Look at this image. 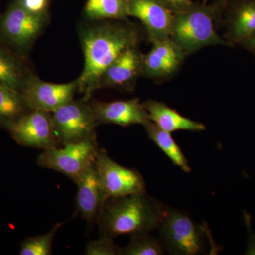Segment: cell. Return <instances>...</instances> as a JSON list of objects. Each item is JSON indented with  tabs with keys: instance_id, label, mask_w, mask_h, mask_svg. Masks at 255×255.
Returning <instances> with one entry per match:
<instances>
[{
	"instance_id": "obj_26",
	"label": "cell",
	"mask_w": 255,
	"mask_h": 255,
	"mask_svg": "<svg viewBox=\"0 0 255 255\" xmlns=\"http://www.w3.org/2000/svg\"><path fill=\"white\" fill-rule=\"evenodd\" d=\"M173 14L185 11L194 5L193 0H161Z\"/></svg>"
},
{
	"instance_id": "obj_8",
	"label": "cell",
	"mask_w": 255,
	"mask_h": 255,
	"mask_svg": "<svg viewBox=\"0 0 255 255\" xmlns=\"http://www.w3.org/2000/svg\"><path fill=\"white\" fill-rule=\"evenodd\" d=\"M95 166L107 199L147 193L141 174L117 163L104 149L99 148Z\"/></svg>"
},
{
	"instance_id": "obj_21",
	"label": "cell",
	"mask_w": 255,
	"mask_h": 255,
	"mask_svg": "<svg viewBox=\"0 0 255 255\" xmlns=\"http://www.w3.org/2000/svg\"><path fill=\"white\" fill-rule=\"evenodd\" d=\"M130 241L125 248H121L120 255H163V245L160 240L151 236L150 233H135L130 236Z\"/></svg>"
},
{
	"instance_id": "obj_7",
	"label": "cell",
	"mask_w": 255,
	"mask_h": 255,
	"mask_svg": "<svg viewBox=\"0 0 255 255\" xmlns=\"http://www.w3.org/2000/svg\"><path fill=\"white\" fill-rule=\"evenodd\" d=\"M52 123L60 146L97 139L98 127L89 100H72L51 112Z\"/></svg>"
},
{
	"instance_id": "obj_4",
	"label": "cell",
	"mask_w": 255,
	"mask_h": 255,
	"mask_svg": "<svg viewBox=\"0 0 255 255\" xmlns=\"http://www.w3.org/2000/svg\"><path fill=\"white\" fill-rule=\"evenodd\" d=\"M49 21L48 13L34 14L14 0L0 14V41L20 54L27 56Z\"/></svg>"
},
{
	"instance_id": "obj_15",
	"label": "cell",
	"mask_w": 255,
	"mask_h": 255,
	"mask_svg": "<svg viewBox=\"0 0 255 255\" xmlns=\"http://www.w3.org/2000/svg\"><path fill=\"white\" fill-rule=\"evenodd\" d=\"M186 53L170 38L155 42L148 54L142 56V75L162 78L172 75L182 64Z\"/></svg>"
},
{
	"instance_id": "obj_12",
	"label": "cell",
	"mask_w": 255,
	"mask_h": 255,
	"mask_svg": "<svg viewBox=\"0 0 255 255\" xmlns=\"http://www.w3.org/2000/svg\"><path fill=\"white\" fill-rule=\"evenodd\" d=\"M90 105L98 125L115 124L126 127L135 124L143 125L150 121L138 99L109 102L95 100Z\"/></svg>"
},
{
	"instance_id": "obj_19",
	"label": "cell",
	"mask_w": 255,
	"mask_h": 255,
	"mask_svg": "<svg viewBox=\"0 0 255 255\" xmlns=\"http://www.w3.org/2000/svg\"><path fill=\"white\" fill-rule=\"evenodd\" d=\"M30 110L21 92L0 85V127L7 129Z\"/></svg>"
},
{
	"instance_id": "obj_1",
	"label": "cell",
	"mask_w": 255,
	"mask_h": 255,
	"mask_svg": "<svg viewBox=\"0 0 255 255\" xmlns=\"http://www.w3.org/2000/svg\"><path fill=\"white\" fill-rule=\"evenodd\" d=\"M80 38L85 63L77 79L78 92L89 100L106 69L128 48L137 46L139 33L130 23L104 21L85 25L80 29Z\"/></svg>"
},
{
	"instance_id": "obj_14",
	"label": "cell",
	"mask_w": 255,
	"mask_h": 255,
	"mask_svg": "<svg viewBox=\"0 0 255 255\" xmlns=\"http://www.w3.org/2000/svg\"><path fill=\"white\" fill-rule=\"evenodd\" d=\"M78 186L76 214L90 226L97 223L107 197L99 179L95 164L87 169L76 183Z\"/></svg>"
},
{
	"instance_id": "obj_24",
	"label": "cell",
	"mask_w": 255,
	"mask_h": 255,
	"mask_svg": "<svg viewBox=\"0 0 255 255\" xmlns=\"http://www.w3.org/2000/svg\"><path fill=\"white\" fill-rule=\"evenodd\" d=\"M121 248L114 243L113 238L100 236L95 241H90L85 247L86 255H120Z\"/></svg>"
},
{
	"instance_id": "obj_18",
	"label": "cell",
	"mask_w": 255,
	"mask_h": 255,
	"mask_svg": "<svg viewBox=\"0 0 255 255\" xmlns=\"http://www.w3.org/2000/svg\"><path fill=\"white\" fill-rule=\"evenodd\" d=\"M146 133L152 141L165 154L171 162L186 172H191L188 159L183 153L179 146L174 141L170 132L165 131L157 127L153 122H147L143 124Z\"/></svg>"
},
{
	"instance_id": "obj_6",
	"label": "cell",
	"mask_w": 255,
	"mask_h": 255,
	"mask_svg": "<svg viewBox=\"0 0 255 255\" xmlns=\"http://www.w3.org/2000/svg\"><path fill=\"white\" fill-rule=\"evenodd\" d=\"M98 150L97 139H90L43 150L36 162L40 167L60 172L76 184L95 164Z\"/></svg>"
},
{
	"instance_id": "obj_9",
	"label": "cell",
	"mask_w": 255,
	"mask_h": 255,
	"mask_svg": "<svg viewBox=\"0 0 255 255\" xmlns=\"http://www.w3.org/2000/svg\"><path fill=\"white\" fill-rule=\"evenodd\" d=\"M7 130L21 145L43 150L60 146L52 123L51 112L30 110Z\"/></svg>"
},
{
	"instance_id": "obj_10",
	"label": "cell",
	"mask_w": 255,
	"mask_h": 255,
	"mask_svg": "<svg viewBox=\"0 0 255 255\" xmlns=\"http://www.w3.org/2000/svg\"><path fill=\"white\" fill-rule=\"evenodd\" d=\"M78 89L77 80L70 83H50L34 75L23 87L21 93L30 110L53 112L73 100Z\"/></svg>"
},
{
	"instance_id": "obj_23",
	"label": "cell",
	"mask_w": 255,
	"mask_h": 255,
	"mask_svg": "<svg viewBox=\"0 0 255 255\" xmlns=\"http://www.w3.org/2000/svg\"><path fill=\"white\" fill-rule=\"evenodd\" d=\"M63 223H55L54 226L45 234L26 238L21 243L19 255H52L53 243L57 233L63 226Z\"/></svg>"
},
{
	"instance_id": "obj_13",
	"label": "cell",
	"mask_w": 255,
	"mask_h": 255,
	"mask_svg": "<svg viewBox=\"0 0 255 255\" xmlns=\"http://www.w3.org/2000/svg\"><path fill=\"white\" fill-rule=\"evenodd\" d=\"M142 56L137 46L128 48L111 64L98 82L97 90L117 88L130 90L141 74Z\"/></svg>"
},
{
	"instance_id": "obj_16",
	"label": "cell",
	"mask_w": 255,
	"mask_h": 255,
	"mask_svg": "<svg viewBox=\"0 0 255 255\" xmlns=\"http://www.w3.org/2000/svg\"><path fill=\"white\" fill-rule=\"evenodd\" d=\"M33 75L27 56L0 41V85L21 92Z\"/></svg>"
},
{
	"instance_id": "obj_20",
	"label": "cell",
	"mask_w": 255,
	"mask_h": 255,
	"mask_svg": "<svg viewBox=\"0 0 255 255\" xmlns=\"http://www.w3.org/2000/svg\"><path fill=\"white\" fill-rule=\"evenodd\" d=\"M85 17L90 21L124 20L128 17L126 0H87Z\"/></svg>"
},
{
	"instance_id": "obj_5",
	"label": "cell",
	"mask_w": 255,
	"mask_h": 255,
	"mask_svg": "<svg viewBox=\"0 0 255 255\" xmlns=\"http://www.w3.org/2000/svg\"><path fill=\"white\" fill-rule=\"evenodd\" d=\"M158 228L164 250L170 254L194 255L204 253L205 229L184 213L166 207Z\"/></svg>"
},
{
	"instance_id": "obj_17",
	"label": "cell",
	"mask_w": 255,
	"mask_h": 255,
	"mask_svg": "<svg viewBox=\"0 0 255 255\" xmlns=\"http://www.w3.org/2000/svg\"><path fill=\"white\" fill-rule=\"evenodd\" d=\"M142 105L147 111L151 122L170 133L177 130L202 131L206 129L204 124L183 117L177 111L172 110L162 102L148 100Z\"/></svg>"
},
{
	"instance_id": "obj_3",
	"label": "cell",
	"mask_w": 255,
	"mask_h": 255,
	"mask_svg": "<svg viewBox=\"0 0 255 255\" xmlns=\"http://www.w3.org/2000/svg\"><path fill=\"white\" fill-rule=\"evenodd\" d=\"M170 38L186 55L206 46L227 45L215 31L213 10L194 5L174 14Z\"/></svg>"
},
{
	"instance_id": "obj_25",
	"label": "cell",
	"mask_w": 255,
	"mask_h": 255,
	"mask_svg": "<svg viewBox=\"0 0 255 255\" xmlns=\"http://www.w3.org/2000/svg\"><path fill=\"white\" fill-rule=\"evenodd\" d=\"M25 9L34 14H46L48 0H19Z\"/></svg>"
},
{
	"instance_id": "obj_2",
	"label": "cell",
	"mask_w": 255,
	"mask_h": 255,
	"mask_svg": "<svg viewBox=\"0 0 255 255\" xmlns=\"http://www.w3.org/2000/svg\"><path fill=\"white\" fill-rule=\"evenodd\" d=\"M166 206L145 194L109 198L97 221L100 236L150 233L158 228Z\"/></svg>"
},
{
	"instance_id": "obj_11",
	"label": "cell",
	"mask_w": 255,
	"mask_h": 255,
	"mask_svg": "<svg viewBox=\"0 0 255 255\" xmlns=\"http://www.w3.org/2000/svg\"><path fill=\"white\" fill-rule=\"evenodd\" d=\"M128 16L140 20L152 43L170 38L174 14L161 0H126Z\"/></svg>"
},
{
	"instance_id": "obj_22",
	"label": "cell",
	"mask_w": 255,
	"mask_h": 255,
	"mask_svg": "<svg viewBox=\"0 0 255 255\" xmlns=\"http://www.w3.org/2000/svg\"><path fill=\"white\" fill-rule=\"evenodd\" d=\"M255 33V1L242 5L232 23V34L236 41H247Z\"/></svg>"
},
{
	"instance_id": "obj_27",
	"label": "cell",
	"mask_w": 255,
	"mask_h": 255,
	"mask_svg": "<svg viewBox=\"0 0 255 255\" xmlns=\"http://www.w3.org/2000/svg\"><path fill=\"white\" fill-rule=\"evenodd\" d=\"M246 41H248L249 46L253 50H255V33L251 37H250Z\"/></svg>"
}]
</instances>
